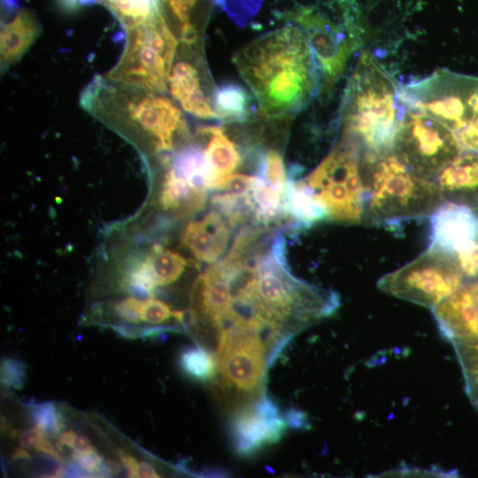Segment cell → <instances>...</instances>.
Listing matches in <instances>:
<instances>
[{
	"label": "cell",
	"mask_w": 478,
	"mask_h": 478,
	"mask_svg": "<svg viewBox=\"0 0 478 478\" xmlns=\"http://www.w3.org/2000/svg\"><path fill=\"white\" fill-rule=\"evenodd\" d=\"M235 61L268 116L297 112L321 88L320 66L298 26H286L256 39Z\"/></svg>",
	"instance_id": "1"
},
{
	"label": "cell",
	"mask_w": 478,
	"mask_h": 478,
	"mask_svg": "<svg viewBox=\"0 0 478 478\" xmlns=\"http://www.w3.org/2000/svg\"><path fill=\"white\" fill-rule=\"evenodd\" d=\"M401 86L368 51L352 72L341 106L342 140L367 160L391 152L397 123L405 107Z\"/></svg>",
	"instance_id": "2"
},
{
	"label": "cell",
	"mask_w": 478,
	"mask_h": 478,
	"mask_svg": "<svg viewBox=\"0 0 478 478\" xmlns=\"http://www.w3.org/2000/svg\"><path fill=\"white\" fill-rule=\"evenodd\" d=\"M81 102L96 117L124 122L147 133L160 151L171 150L175 138L187 134L181 112L162 93L96 76L83 91Z\"/></svg>",
	"instance_id": "3"
},
{
	"label": "cell",
	"mask_w": 478,
	"mask_h": 478,
	"mask_svg": "<svg viewBox=\"0 0 478 478\" xmlns=\"http://www.w3.org/2000/svg\"><path fill=\"white\" fill-rule=\"evenodd\" d=\"M367 184L366 225L430 217L445 204L435 181L414 174L391 152L370 162Z\"/></svg>",
	"instance_id": "4"
},
{
	"label": "cell",
	"mask_w": 478,
	"mask_h": 478,
	"mask_svg": "<svg viewBox=\"0 0 478 478\" xmlns=\"http://www.w3.org/2000/svg\"><path fill=\"white\" fill-rule=\"evenodd\" d=\"M404 105L446 126L462 150L478 152V77L439 69L401 86Z\"/></svg>",
	"instance_id": "5"
},
{
	"label": "cell",
	"mask_w": 478,
	"mask_h": 478,
	"mask_svg": "<svg viewBox=\"0 0 478 478\" xmlns=\"http://www.w3.org/2000/svg\"><path fill=\"white\" fill-rule=\"evenodd\" d=\"M369 161L342 140L306 177L327 218L346 224L363 223L368 200Z\"/></svg>",
	"instance_id": "6"
},
{
	"label": "cell",
	"mask_w": 478,
	"mask_h": 478,
	"mask_svg": "<svg viewBox=\"0 0 478 478\" xmlns=\"http://www.w3.org/2000/svg\"><path fill=\"white\" fill-rule=\"evenodd\" d=\"M127 30L122 55L105 79L164 93L177 50V39L161 10Z\"/></svg>",
	"instance_id": "7"
},
{
	"label": "cell",
	"mask_w": 478,
	"mask_h": 478,
	"mask_svg": "<svg viewBox=\"0 0 478 478\" xmlns=\"http://www.w3.org/2000/svg\"><path fill=\"white\" fill-rule=\"evenodd\" d=\"M466 281L457 257L430 243L416 258L382 276L377 287L389 296L432 308Z\"/></svg>",
	"instance_id": "8"
},
{
	"label": "cell",
	"mask_w": 478,
	"mask_h": 478,
	"mask_svg": "<svg viewBox=\"0 0 478 478\" xmlns=\"http://www.w3.org/2000/svg\"><path fill=\"white\" fill-rule=\"evenodd\" d=\"M461 150L455 135L439 120L405 109L397 126L391 153L414 174L435 181Z\"/></svg>",
	"instance_id": "9"
},
{
	"label": "cell",
	"mask_w": 478,
	"mask_h": 478,
	"mask_svg": "<svg viewBox=\"0 0 478 478\" xmlns=\"http://www.w3.org/2000/svg\"><path fill=\"white\" fill-rule=\"evenodd\" d=\"M295 20L305 31L321 73V88L329 89L362 44L359 24L352 18L335 22L312 9H303Z\"/></svg>",
	"instance_id": "10"
},
{
	"label": "cell",
	"mask_w": 478,
	"mask_h": 478,
	"mask_svg": "<svg viewBox=\"0 0 478 478\" xmlns=\"http://www.w3.org/2000/svg\"><path fill=\"white\" fill-rule=\"evenodd\" d=\"M431 310L446 339L478 338V281H467Z\"/></svg>",
	"instance_id": "11"
},
{
	"label": "cell",
	"mask_w": 478,
	"mask_h": 478,
	"mask_svg": "<svg viewBox=\"0 0 478 478\" xmlns=\"http://www.w3.org/2000/svg\"><path fill=\"white\" fill-rule=\"evenodd\" d=\"M430 218V243L456 256L478 242V209L445 203Z\"/></svg>",
	"instance_id": "12"
},
{
	"label": "cell",
	"mask_w": 478,
	"mask_h": 478,
	"mask_svg": "<svg viewBox=\"0 0 478 478\" xmlns=\"http://www.w3.org/2000/svg\"><path fill=\"white\" fill-rule=\"evenodd\" d=\"M266 351L258 341L217 350V369L224 383L242 390H254L264 371Z\"/></svg>",
	"instance_id": "13"
},
{
	"label": "cell",
	"mask_w": 478,
	"mask_h": 478,
	"mask_svg": "<svg viewBox=\"0 0 478 478\" xmlns=\"http://www.w3.org/2000/svg\"><path fill=\"white\" fill-rule=\"evenodd\" d=\"M435 181L445 203L478 209V152L462 150Z\"/></svg>",
	"instance_id": "14"
},
{
	"label": "cell",
	"mask_w": 478,
	"mask_h": 478,
	"mask_svg": "<svg viewBox=\"0 0 478 478\" xmlns=\"http://www.w3.org/2000/svg\"><path fill=\"white\" fill-rule=\"evenodd\" d=\"M230 237V225L217 211L200 221H190L181 235L182 243L197 260L214 262L224 252Z\"/></svg>",
	"instance_id": "15"
},
{
	"label": "cell",
	"mask_w": 478,
	"mask_h": 478,
	"mask_svg": "<svg viewBox=\"0 0 478 478\" xmlns=\"http://www.w3.org/2000/svg\"><path fill=\"white\" fill-rule=\"evenodd\" d=\"M168 87L173 97L187 112L200 119L217 118L203 91L199 73L191 62L179 60L173 65Z\"/></svg>",
	"instance_id": "16"
},
{
	"label": "cell",
	"mask_w": 478,
	"mask_h": 478,
	"mask_svg": "<svg viewBox=\"0 0 478 478\" xmlns=\"http://www.w3.org/2000/svg\"><path fill=\"white\" fill-rule=\"evenodd\" d=\"M197 132L208 138L204 150L205 184L212 189L216 181L231 174L240 165L241 157L235 144L216 126L199 127Z\"/></svg>",
	"instance_id": "17"
},
{
	"label": "cell",
	"mask_w": 478,
	"mask_h": 478,
	"mask_svg": "<svg viewBox=\"0 0 478 478\" xmlns=\"http://www.w3.org/2000/svg\"><path fill=\"white\" fill-rule=\"evenodd\" d=\"M231 434L236 452L243 456L252 455L262 446L279 441L254 404L235 413Z\"/></svg>",
	"instance_id": "18"
},
{
	"label": "cell",
	"mask_w": 478,
	"mask_h": 478,
	"mask_svg": "<svg viewBox=\"0 0 478 478\" xmlns=\"http://www.w3.org/2000/svg\"><path fill=\"white\" fill-rule=\"evenodd\" d=\"M41 26L32 12L20 10L1 27V69L19 60L41 34Z\"/></svg>",
	"instance_id": "19"
},
{
	"label": "cell",
	"mask_w": 478,
	"mask_h": 478,
	"mask_svg": "<svg viewBox=\"0 0 478 478\" xmlns=\"http://www.w3.org/2000/svg\"><path fill=\"white\" fill-rule=\"evenodd\" d=\"M284 207L286 214H289L300 228L309 227L327 218L326 212L317 201L313 190L303 181H294L291 178L288 180Z\"/></svg>",
	"instance_id": "20"
},
{
	"label": "cell",
	"mask_w": 478,
	"mask_h": 478,
	"mask_svg": "<svg viewBox=\"0 0 478 478\" xmlns=\"http://www.w3.org/2000/svg\"><path fill=\"white\" fill-rule=\"evenodd\" d=\"M206 190L199 189L183 176L170 168L166 173L160 193V204L164 209L195 211L202 207L206 198Z\"/></svg>",
	"instance_id": "21"
},
{
	"label": "cell",
	"mask_w": 478,
	"mask_h": 478,
	"mask_svg": "<svg viewBox=\"0 0 478 478\" xmlns=\"http://www.w3.org/2000/svg\"><path fill=\"white\" fill-rule=\"evenodd\" d=\"M212 99L213 109L219 119L225 121H243L250 115L251 96L238 83L227 82L217 87Z\"/></svg>",
	"instance_id": "22"
},
{
	"label": "cell",
	"mask_w": 478,
	"mask_h": 478,
	"mask_svg": "<svg viewBox=\"0 0 478 478\" xmlns=\"http://www.w3.org/2000/svg\"><path fill=\"white\" fill-rule=\"evenodd\" d=\"M451 342L463 372L466 394L478 408V338H459Z\"/></svg>",
	"instance_id": "23"
},
{
	"label": "cell",
	"mask_w": 478,
	"mask_h": 478,
	"mask_svg": "<svg viewBox=\"0 0 478 478\" xmlns=\"http://www.w3.org/2000/svg\"><path fill=\"white\" fill-rule=\"evenodd\" d=\"M158 285L166 286L174 282L189 265L180 254L166 250L160 245L152 247L146 256Z\"/></svg>",
	"instance_id": "24"
},
{
	"label": "cell",
	"mask_w": 478,
	"mask_h": 478,
	"mask_svg": "<svg viewBox=\"0 0 478 478\" xmlns=\"http://www.w3.org/2000/svg\"><path fill=\"white\" fill-rule=\"evenodd\" d=\"M88 3L89 0H83ZM112 10L123 26L129 29L160 10L158 0H100Z\"/></svg>",
	"instance_id": "25"
},
{
	"label": "cell",
	"mask_w": 478,
	"mask_h": 478,
	"mask_svg": "<svg viewBox=\"0 0 478 478\" xmlns=\"http://www.w3.org/2000/svg\"><path fill=\"white\" fill-rule=\"evenodd\" d=\"M180 365L188 376L200 382L212 380L217 372L215 356L199 346L184 350L180 356Z\"/></svg>",
	"instance_id": "26"
},
{
	"label": "cell",
	"mask_w": 478,
	"mask_h": 478,
	"mask_svg": "<svg viewBox=\"0 0 478 478\" xmlns=\"http://www.w3.org/2000/svg\"><path fill=\"white\" fill-rule=\"evenodd\" d=\"M257 175L266 185L286 191L289 179L286 177L282 158L276 150H270L260 157Z\"/></svg>",
	"instance_id": "27"
},
{
	"label": "cell",
	"mask_w": 478,
	"mask_h": 478,
	"mask_svg": "<svg viewBox=\"0 0 478 478\" xmlns=\"http://www.w3.org/2000/svg\"><path fill=\"white\" fill-rule=\"evenodd\" d=\"M30 414L35 425L49 436H59L65 428V417L52 402L31 405Z\"/></svg>",
	"instance_id": "28"
},
{
	"label": "cell",
	"mask_w": 478,
	"mask_h": 478,
	"mask_svg": "<svg viewBox=\"0 0 478 478\" xmlns=\"http://www.w3.org/2000/svg\"><path fill=\"white\" fill-rule=\"evenodd\" d=\"M125 281L133 291L148 297L154 296L158 286L146 257L127 271Z\"/></svg>",
	"instance_id": "29"
},
{
	"label": "cell",
	"mask_w": 478,
	"mask_h": 478,
	"mask_svg": "<svg viewBox=\"0 0 478 478\" xmlns=\"http://www.w3.org/2000/svg\"><path fill=\"white\" fill-rule=\"evenodd\" d=\"M260 181L258 175L231 173L216 181L212 190L224 191L236 197H246L252 194Z\"/></svg>",
	"instance_id": "30"
},
{
	"label": "cell",
	"mask_w": 478,
	"mask_h": 478,
	"mask_svg": "<svg viewBox=\"0 0 478 478\" xmlns=\"http://www.w3.org/2000/svg\"><path fill=\"white\" fill-rule=\"evenodd\" d=\"M26 379V366L23 362L12 357H4L1 359L0 380L4 387L19 389L24 386Z\"/></svg>",
	"instance_id": "31"
},
{
	"label": "cell",
	"mask_w": 478,
	"mask_h": 478,
	"mask_svg": "<svg viewBox=\"0 0 478 478\" xmlns=\"http://www.w3.org/2000/svg\"><path fill=\"white\" fill-rule=\"evenodd\" d=\"M173 317V310L164 302L148 297L143 300L141 308L142 321L149 324H160Z\"/></svg>",
	"instance_id": "32"
},
{
	"label": "cell",
	"mask_w": 478,
	"mask_h": 478,
	"mask_svg": "<svg viewBox=\"0 0 478 478\" xmlns=\"http://www.w3.org/2000/svg\"><path fill=\"white\" fill-rule=\"evenodd\" d=\"M143 300L134 297H126L114 305V312L120 319L127 322L137 324L141 320V308Z\"/></svg>",
	"instance_id": "33"
},
{
	"label": "cell",
	"mask_w": 478,
	"mask_h": 478,
	"mask_svg": "<svg viewBox=\"0 0 478 478\" xmlns=\"http://www.w3.org/2000/svg\"><path fill=\"white\" fill-rule=\"evenodd\" d=\"M466 281L478 280V242L470 249L456 255Z\"/></svg>",
	"instance_id": "34"
},
{
	"label": "cell",
	"mask_w": 478,
	"mask_h": 478,
	"mask_svg": "<svg viewBox=\"0 0 478 478\" xmlns=\"http://www.w3.org/2000/svg\"><path fill=\"white\" fill-rule=\"evenodd\" d=\"M452 472H445L437 468L432 469H420V468H409V467H400L397 469H392L382 473V476H432V477H443L448 476L447 474H451Z\"/></svg>",
	"instance_id": "35"
},
{
	"label": "cell",
	"mask_w": 478,
	"mask_h": 478,
	"mask_svg": "<svg viewBox=\"0 0 478 478\" xmlns=\"http://www.w3.org/2000/svg\"><path fill=\"white\" fill-rule=\"evenodd\" d=\"M34 449L40 453L47 455L48 457L53 459L60 464L66 463L65 459L63 458L59 451L55 446H53V444L48 439L46 434H42L40 436Z\"/></svg>",
	"instance_id": "36"
},
{
	"label": "cell",
	"mask_w": 478,
	"mask_h": 478,
	"mask_svg": "<svg viewBox=\"0 0 478 478\" xmlns=\"http://www.w3.org/2000/svg\"><path fill=\"white\" fill-rule=\"evenodd\" d=\"M42 434H45L44 431L34 425L33 427L21 431L19 434L18 439L22 447L34 449Z\"/></svg>",
	"instance_id": "37"
},
{
	"label": "cell",
	"mask_w": 478,
	"mask_h": 478,
	"mask_svg": "<svg viewBox=\"0 0 478 478\" xmlns=\"http://www.w3.org/2000/svg\"><path fill=\"white\" fill-rule=\"evenodd\" d=\"M285 421L287 426L293 428H303L309 426L305 413L296 409H289L286 412Z\"/></svg>",
	"instance_id": "38"
},
{
	"label": "cell",
	"mask_w": 478,
	"mask_h": 478,
	"mask_svg": "<svg viewBox=\"0 0 478 478\" xmlns=\"http://www.w3.org/2000/svg\"><path fill=\"white\" fill-rule=\"evenodd\" d=\"M119 459L121 466L126 469L128 477H139L138 467L139 463L137 460L127 451L122 450L119 451Z\"/></svg>",
	"instance_id": "39"
},
{
	"label": "cell",
	"mask_w": 478,
	"mask_h": 478,
	"mask_svg": "<svg viewBox=\"0 0 478 478\" xmlns=\"http://www.w3.org/2000/svg\"><path fill=\"white\" fill-rule=\"evenodd\" d=\"M72 449L75 452L83 454H89L96 451L90 440L84 435H77Z\"/></svg>",
	"instance_id": "40"
},
{
	"label": "cell",
	"mask_w": 478,
	"mask_h": 478,
	"mask_svg": "<svg viewBox=\"0 0 478 478\" xmlns=\"http://www.w3.org/2000/svg\"><path fill=\"white\" fill-rule=\"evenodd\" d=\"M138 475L142 478H158L159 477L158 474L156 472L154 467L145 461L139 462L138 467Z\"/></svg>",
	"instance_id": "41"
},
{
	"label": "cell",
	"mask_w": 478,
	"mask_h": 478,
	"mask_svg": "<svg viewBox=\"0 0 478 478\" xmlns=\"http://www.w3.org/2000/svg\"><path fill=\"white\" fill-rule=\"evenodd\" d=\"M77 434L73 429L63 431L58 436V442L66 447L72 448Z\"/></svg>",
	"instance_id": "42"
},
{
	"label": "cell",
	"mask_w": 478,
	"mask_h": 478,
	"mask_svg": "<svg viewBox=\"0 0 478 478\" xmlns=\"http://www.w3.org/2000/svg\"><path fill=\"white\" fill-rule=\"evenodd\" d=\"M26 449L27 448L22 447V446L15 448L14 451L11 454V459L12 460H19V459L27 460V459H29L31 458V455L28 452V451H27Z\"/></svg>",
	"instance_id": "43"
},
{
	"label": "cell",
	"mask_w": 478,
	"mask_h": 478,
	"mask_svg": "<svg viewBox=\"0 0 478 478\" xmlns=\"http://www.w3.org/2000/svg\"><path fill=\"white\" fill-rule=\"evenodd\" d=\"M104 464H105L109 475L118 474L121 469V466L113 459H106L104 460Z\"/></svg>",
	"instance_id": "44"
},
{
	"label": "cell",
	"mask_w": 478,
	"mask_h": 478,
	"mask_svg": "<svg viewBox=\"0 0 478 478\" xmlns=\"http://www.w3.org/2000/svg\"><path fill=\"white\" fill-rule=\"evenodd\" d=\"M9 428V424L5 416H1V430L6 432Z\"/></svg>",
	"instance_id": "45"
},
{
	"label": "cell",
	"mask_w": 478,
	"mask_h": 478,
	"mask_svg": "<svg viewBox=\"0 0 478 478\" xmlns=\"http://www.w3.org/2000/svg\"><path fill=\"white\" fill-rule=\"evenodd\" d=\"M478 281V280H477Z\"/></svg>",
	"instance_id": "46"
}]
</instances>
